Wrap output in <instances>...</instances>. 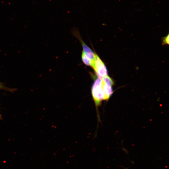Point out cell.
Segmentation results:
<instances>
[{"label": "cell", "instance_id": "1", "mask_svg": "<svg viewBox=\"0 0 169 169\" xmlns=\"http://www.w3.org/2000/svg\"><path fill=\"white\" fill-rule=\"evenodd\" d=\"M92 97L97 108L101 102L105 100V95L102 87L101 79L97 77L95 79L91 89Z\"/></svg>", "mask_w": 169, "mask_h": 169}, {"label": "cell", "instance_id": "4", "mask_svg": "<svg viewBox=\"0 0 169 169\" xmlns=\"http://www.w3.org/2000/svg\"><path fill=\"white\" fill-rule=\"evenodd\" d=\"M80 41L83 49V52L87 57L94 63L95 54L81 39Z\"/></svg>", "mask_w": 169, "mask_h": 169}, {"label": "cell", "instance_id": "2", "mask_svg": "<svg viewBox=\"0 0 169 169\" xmlns=\"http://www.w3.org/2000/svg\"><path fill=\"white\" fill-rule=\"evenodd\" d=\"M92 68L95 71L97 77L102 79L108 75L106 66L99 56L95 54L94 65Z\"/></svg>", "mask_w": 169, "mask_h": 169}, {"label": "cell", "instance_id": "6", "mask_svg": "<svg viewBox=\"0 0 169 169\" xmlns=\"http://www.w3.org/2000/svg\"><path fill=\"white\" fill-rule=\"evenodd\" d=\"M0 90H3L13 92L16 90V89L7 87L3 83L0 82Z\"/></svg>", "mask_w": 169, "mask_h": 169}, {"label": "cell", "instance_id": "8", "mask_svg": "<svg viewBox=\"0 0 169 169\" xmlns=\"http://www.w3.org/2000/svg\"><path fill=\"white\" fill-rule=\"evenodd\" d=\"M2 115L0 114V119H2Z\"/></svg>", "mask_w": 169, "mask_h": 169}, {"label": "cell", "instance_id": "3", "mask_svg": "<svg viewBox=\"0 0 169 169\" xmlns=\"http://www.w3.org/2000/svg\"><path fill=\"white\" fill-rule=\"evenodd\" d=\"M102 87L105 95V100H107L109 99L113 94L112 87L114 83L106 82L102 80Z\"/></svg>", "mask_w": 169, "mask_h": 169}, {"label": "cell", "instance_id": "7", "mask_svg": "<svg viewBox=\"0 0 169 169\" xmlns=\"http://www.w3.org/2000/svg\"><path fill=\"white\" fill-rule=\"evenodd\" d=\"M163 44H169V35H167V36L165 37L163 39Z\"/></svg>", "mask_w": 169, "mask_h": 169}, {"label": "cell", "instance_id": "5", "mask_svg": "<svg viewBox=\"0 0 169 169\" xmlns=\"http://www.w3.org/2000/svg\"><path fill=\"white\" fill-rule=\"evenodd\" d=\"M82 60L84 64L88 66H90L92 68L93 67L94 64L82 52L81 55Z\"/></svg>", "mask_w": 169, "mask_h": 169}]
</instances>
